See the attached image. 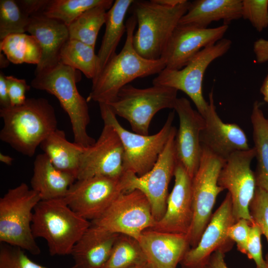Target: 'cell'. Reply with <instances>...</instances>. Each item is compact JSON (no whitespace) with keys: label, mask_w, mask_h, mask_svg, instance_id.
Masks as SVG:
<instances>
[{"label":"cell","mask_w":268,"mask_h":268,"mask_svg":"<svg viewBox=\"0 0 268 268\" xmlns=\"http://www.w3.org/2000/svg\"><path fill=\"white\" fill-rule=\"evenodd\" d=\"M0 117L3 121L0 140L30 157L35 154L42 142L58 129L54 108L42 97L27 98L20 105L1 108Z\"/></svg>","instance_id":"6da1fadb"},{"label":"cell","mask_w":268,"mask_h":268,"mask_svg":"<svg viewBox=\"0 0 268 268\" xmlns=\"http://www.w3.org/2000/svg\"><path fill=\"white\" fill-rule=\"evenodd\" d=\"M137 24L134 14L126 22V39L124 46L106 65L92 81L87 102L108 104L116 97L121 89L133 80L158 74L166 67L163 60L144 58L135 50L133 44L134 30Z\"/></svg>","instance_id":"7a4b0ae2"},{"label":"cell","mask_w":268,"mask_h":268,"mask_svg":"<svg viewBox=\"0 0 268 268\" xmlns=\"http://www.w3.org/2000/svg\"><path fill=\"white\" fill-rule=\"evenodd\" d=\"M191 2L184 0L175 6L159 4L153 0H134L131 5L138 28L133 38L134 47L144 58L156 60L162 55L181 17Z\"/></svg>","instance_id":"3957f363"},{"label":"cell","mask_w":268,"mask_h":268,"mask_svg":"<svg viewBox=\"0 0 268 268\" xmlns=\"http://www.w3.org/2000/svg\"><path fill=\"white\" fill-rule=\"evenodd\" d=\"M91 222L74 212L63 199L41 200L33 211L32 230L47 243L51 256L70 255Z\"/></svg>","instance_id":"277c9868"},{"label":"cell","mask_w":268,"mask_h":268,"mask_svg":"<svg viewBox=\"0 0 268 268\" xmlns=\"http://www.w3.org/2000/svg\"><path fill=\"white\" fill-rule=\"evenodd\" d=\"M76 70L59 63L53 67L35 73L31 86L45 91L58 99L70 119L74 142L87 148L94 144L96 140L87 131L90 122L89 109L87 99L77 88Z\"/></svg>","instance_id":"5b68a950"},{"label":"cell","mask_w":268,"mask_h":268,"mask_svg":"<svg viewBox=\"0 0 268 268\" xmlns=\"http://www.w3.org/2000/svg\"><path fill=\"white\" fill-rule=\"evenodd\" d=\"M39 195L24 183L9 189L0 199V242L34 255L41 253L32 230Z\"/></svg>","instance_id":"8992f818"},{"label":"cell","mask_w":268,"mask_h":268,"mask_svg":"<svg viewBox=\"0 0 268 268\" xmlns=\"http://www.w3.org/2000/svg\"><path fill=\"white\" fill-rule=\"evenodd\" d=\"M101 118L104 124L111 126L116 131L124 150L125 172L141 176L154 166L165 147L173 128L175 112L169 113L161 130L152 135H143L131 132L119 122L110 106L99 103Z\"/></svg>","instance_id":"52a82bcc"},{"label":"cell","mask_w":268,"mask_h":268,"mask_svg":"<svg viewBox=\"0 0 268 268\" xmlns=\"http://www.w3.org/2000/svg\"><path fill=\"white\" fill-rule=\"evenodd\" d=\"M175 89L158 85L138 88L127 84L108 104L116 115L127 120L136 134L148 135L151 120L160 110L174 109L177 97Z\"/></svg>","instance_id":"ba28073f"},{"label":"cell","mask_w":268,"mask_h":268,"mask_svg":"<svg viewBox=\"0 0 268 268\" xmlns=\"http://www.w3.org/2000/svg\"><path fill=\"white\" fill-rule=\"evenodd\" d=\"M231 44L230 40L223 38L201 50L182 68H165L153 79V85L166 86L182 91L191 99L197 111L203 117L208 105L202 93L205 71L214 60L228 51Z\"/></svg>","instance_id":"9c48e42d"},{"label":"cell","mask_w":268,"mask_h":268,"mask_svg":"<svg viewBox=\"0 0 268 268\" xmlns=\"http://www.w3.org/2000/svg\"><path fill=\"white\" fill-rule=\"evenodd\" d=\"M198 169L192 179L193 219L187 235L191 248L196 247L209 223L218 195L224 190L218 185L225 160L204 147Z\"/></svg>","instance_id":"30bf717a"},{"label":"cell","mask_w":268,"mask_h":268,"mask_svg":"<svg viewBox=\"0 0 268 268\" xmlns=\"http://www.w3.org/2000/svg\"><path fill=\"white\" fill-rule=\"evenodd\" d=\"M177 130L173 127L169 139L153 168L138 177L127 172L123 176L125 192L138 190L146 197L155 222L163 216L169 196L168 186L174 176L177 158L175 148Z\"/></svg>","instance_id":"8fae6325"},{"label":"cell","mask_w":268,"mask_h":268,"mask_svg":"<svg viewBox=\"0 0 268 268\" xmlns=\"http://www.w3.org/2000/svg\"><path fill=\"white\" fill-rule=\"evenodd\" d=\"M92 224L138 241L142 232L152 228L155 221L151 205L141 191L134 190L120 195Z\"/></svg>","instance_id":"7c38bea8"},{"label":"cell","mask_w":268,"mask_h":268,"mask_svg":"<svg viewBox=\"0 0 268 268\" xmlns=\"http://www.w3.org/2000/svg\"><path fill=\"white\" fill-rule=\"evenodd\" d=\"M123 193L125 185L123 176H95L76 180L63 199L74 212L91 222L99 218Z\"/></svg>","instance_id":"4fadbf2b"},{"label":"cell","mask_w":268,"mask_h":268,"mask_svg":"<svg viewBox=\"0 0 268 268\" xmlns=\"http://www.w3.org/2000/svg\"><path fill=\"white\" fill-rule=\"evenodd\" d=\"M255 156L254 147L234 153L225 160L218 176V185L231 196L236 221L241 218L253 221L249 206L257 186L251 164Z\"/></svg>","instance_id":"5bb4252c"},{"label":"cell","mask_w":268,"mask_h":268,"mask_svg":"<svg viewBox=\"0 0 268 268\" xmlns=\"http://www.w3.org/2000/svg\"><path fill=\"white\" fill-rule=\"evenodd\" d=\"M124 150L114 129L104 124L94 144L85 148L81 156L76 180L95 176L121 178L125 173Z\"/></svg>","instance_id":"9a60e30c"},{"label":"cell","mask_w":268,"mask_h":268,"mask_svg":"<svg viewBox=\"0 0 268 268\" xmlns=\"http://www.w3.org/2000/svg\"><path fill=\"white\" fill-rule=\"evenodd\" d=\"M236 222L231 196L227 193L219 207L212 214L198 245L190 248L180 262L182 268H204L215 251H229L234 242L227 235L228 229Z\"/></svg>","instance_id":"2e32d148"},{"label":"cell","mask_w":268,"mask_h":268,"mask_svg":"<svg viewBox=\"0 0 268 268\" xmlns=\"http://www.w3.org/2000/svg\"><path fill=\"white\" fill-rule=\"evenodd\" d=\"M228 27L223 24L215 28H201L178 25L161 57L165 63V68H182L201 50L223 39Z\"/></svg>","instance_id":"e0dca14e"},{"label":"cell","mask_w":268,"mask_h":268,"mask_svg":"<svg viewBox=\"0 0 268 268\" xmlns=\"http://www.w3.org/2000/svg\"><path fill=\"white\" fill-rule=\"evenodd\" d=\"M174 176L175 183L167 199L165 212L149 229L187 235L193 219L192 179L178 160Z\"/></svg>","instance_id":"ac0fdd59"},{"label":"cell","mask_w":268,"mask_h":268,"mask_svg":"<svg viewBox=\"0 0 268 268\" xmlns=\"http://www.w3.org/2000/svg\"><path fill=\"white\" fill-rule=\"evenodd\" d=\"M174 109L179 119V128L175 137L177 160L193 179L199 167L202 153L200 134L204 127V119L185 97L177 98Z\"/></svg>","instance_id":"d6986e66"},{"label":"cell","mask_w":268,"mask_h":268,"mask_svg":"<svg viewBox=\"0 0 268 268\" xmlns=\"http://www.w3.org/2000/svg\"><path fill=\"white\" fill-rule=\"evenodd\" d=\"M208 98V105L203 117L205 125L200 134L201 147L224 160L236 152L250 149L243 129L236 124L223 122L218 116L212 91Z\"/></svg>","instance_id":"ffe728a7"},{"label":"cell","mask_w":268,"mask_h":268,"mask_svg":"<svg viewBox=\"0 0 268 268\" xmlns=\"http://www.w3.org/2000/svg\"><path fill=\"white\" fill-rule=\"evenodd\" d=\"M138 241L153 268H176L190 248L187 235L151 229L143 231Z\"/></svg>","instance_id":"44dd1931"},{"label":"cell","mask_w":268,"mask_h":268,"mask_svg":"<svg viewBox=\"0 0 268 268\" xmlns=\"http://www.w3.org/2000/svg\"><path fill=\"white\" fill-rule=\"evenodd\" d=\"M26 32L36 38L42 48V57L35 73L57 65L60 53L69 39L68 27L64 23L42 14L30 17Z\"/></svg>","instance_id":"7402d4cb"},{"label":"cell","mask_w":268,"mask_h":268,"mask_svg":"<svg viewBox=\"0 0 268 268\" xmlns=\"http://www.w3.org/2000/svg\"><path fill=\"white\" fill-rule=\"evenodd\" d=\"M119 235L91 223L70 254L76 268H103Z\"/></svg>","instance_id":"603a6c76"},{"label":"cell","mask_w":268,"mask_h":268,"mask_svg":"<svg viewBox=\"0 0 268 268\" xmlns=\"http://www.w3.org/2000/svg\"><path fill=\"white\" fill-rule=\"evenodd\" d=\"M242 0H196L191 2L178 25L207 28L212 22L228 25L242 18Z\"/></svg>","instance_id":"cb8c5ba5"},{"label":"cell","mask_w":268,"mask_h":268,"mask_svg":"<svg viewBox=\"0 0 268 268\" xmlns=\"http://www.w3.org/2000/svg\"><path fill=\"white\" fill-rule=\"evenodd\" d=\"M76 180L74 176L54 166L44 153L36 156L30 183L41 200L63 199Z\"/></svg>","instance_id":"d4e9b609"},{"label":"cell","mask_w":268,"mask_h":268,"mask_svg":"<svg viewBox=\"0 0 268 268\" xmlns=\"http://www.w3.org/2000/svg\"><path fill=\"white\" fill-rule=\"evenodd\" d=\"M40 147L54 166L77 178L80 157L85 148L69 142L65 132L58 129L50 134Z\"/></svg>","instance_id":"484cf974"},{"label":"cell","mask_w":268,"mask_h":268,"mask_svg":"<svg viewBox=\"0 0 268 268\" xmlns=\"http://www.w3.org/2000/svg\"><path fill=\"white\" fill-rule=\"evenodd\" d=\"M134 1L116 0L107 12L105 31L97 54L99 62L98 75L116 54V48L124 33L126 32L124 20L127 12Z\"/></svg>","instance_id":"4316f807"},{"label":"cell","mask_w":268,"mask_h":268,"mask_svg":"<svg viewBox=\"0 0 268 268\" xmlns=\"http://www.w3.org/2000/svg\"><path fill=\"white\" fill-rule=\"evenodd\" d=\"M261 105L258 101L254 102L251 116L257 159L254 172L257 188L268 192V126Z\"/></svg>","instance_id":"83f0119b"},{"label":"cell","mask_w":268,"mask_h":268,"mask_svg":"<svg viewBox=\"0 0 268 268\" xmlns=\"http://www.w3.org/2000/svg\"><path fill=\"white\" fill-rule=\"evenodd\" d=\"M113 3V0H105L82 13L68 26L69 39L95 47L99 31L105 24L107 12Z\"/></svg>","instance_id":"f1b7e54d"},{"label":"cell","mask_w":268,"mask_h":268,"mask_svg":"<svg viewBox=\"0 0 268 268\" xmlns=\"http://www.w3.org/2000/svg\"><path fill=\"white\" fill-rule=\"evenodd\" d=\"M60 63L82 72L92 80L98 75L99 62L95 47L78 40L69 39L63 47Z\"/></svg>","instance_id":"f546056e"},{"label":"cell","mask_w":268,"mask_h":268,"mask_svg":"<svg viewBox=\"0 0 268 268\" xmlns=\"http://www.w3.org/2000/svg\"><path fill=\"white\" fill-rule=\"evenodd\" d=\"M0 51L14 64L37 65L42 57L41 47L35 37L25 33L7 36L0 42Z\"/></svg>","instance_id":"4dcf8cb0"},{"label":"cell","mask_w":268,"mask_h":268,"mask_svg":"<svg viewBox=\"0 0 268 268\" xmlns=\"http://www.w3.org/2000/svg\"><path fill=\"white\" fill-rule=\"evenodd\" d=\"M147 262L137 239L127 235L119 234L103 268H128Z\"/></svg>","instance_id":"1f68e13d"},{"label":"cell","mask_w":268,"mask_h":268,"mask_svg":"<svg viewBox=\"0 0 268 268\" xmlns=\"http://www.w3.org/2000/svg\"><path fill=\"white\" fill-rule=\"evenodd\" d=\"M105 0H49L42 14L64 23L67 27L88 9Z\"/></svg>","instance_id":"d6a6232c"},{"label":"cell","mask_w":268,"mask_h":268,"mask_svg":"<svg viewBox=\"0 0 268 268\" xmlns=\"http://www.w3.org/2000/svg\"><path fill=\"white\" fill-rule=\"evenodd\" d=\"M30 17L22 10L16 0H0V39L8 35L25 33Z\"/></svg>","instance_id":"836d02e7"},{"label":"cell","mask_w":268,"mask_h":268,"mask_svg":"<svg viewBox=\"0 0 268 268\" xmlns=\"http://www.w3.org/2000/svg\"><path fill=\"white\" fill-rule=\"evenodd\" d=\"M0 268H47L31 260L22 249L1 243ZM70 268H76L75 265Z\"/></svg>","instance_id":"e575fe53"},{"label":"cell","mask_w":268,"mask_h":268,"mask_svg":"<svg viewBox=\"0 0 268 268\" xmlns=\"http://www.w3.org/2000/svg\"><path fill=\"white\" fill-rule=\"evenodd\" d=\"M242 18L259 32L268 26V0H242Z\"/></svg>","instance_id":"d590c367"},{"label":"cell","mask_w":268,"mask_h":268,"mask_svg":"<svg viewBox=\"0 0 268 268\" xmlns=\"http://www.w3.org/2000/svg\"><path fill=\"white\" fill-rule=\"evenodd\" d=\"M249 211L252 220L260 228L268 243V192L257 188ZM266 260H268V253Z\"/></svg>","instance_id":"8d00e7d4"},{"label":"cell","mask_w":268,"mask_h":268,"mask_svg":"<svg viewBox=\"0 0 268 268\" xmlns=\"http://www.w3.org/2000/svg\"><path fill=\"white\" fill-rule=\"evenodd\" d=\"M262 235L260 227L253 221L250 225L246 255L249 259L254 261L256 268H264L267 265V262L263 257Z\"/></svg>","instance_id":"74e56055"},{"label":"cell","mask_w":268,"mask_h":268,"mask_svg":"<svg viewBox=\"0 0 268 268\" xmlns=\"http://www.w3.org/2000/svg\"><path fill=\"white\" fill-rule=\"evenodd\" d=\"M252 222L241 218L229 227L227 235L236 244L237 249L241 253L246 254L247 243Z\"/></svg>","instance_id":"f35d334b"},{"label":"cell","mask_w":268,"mask_h":268,"mask_svg":"<svg viewBox=\"0 0 268 268\" xmlns=\"http://www.w3.org/2000/svg\"><path fill=\"white\" fill-rule=\"evenodd\" d=\"M11 106L20 105L26 100V92L30 89V85L27 84L23 79L14 76H5Z\"/></svg>","instance_id":"ab89813d"},{"label":"cell","mask_w":268,"mask_h":268,"mask_svg":"<svg viewBox=\"0 0 268 268\" xmlns=\"http://www.w3.org/2000/svg\"><path fill=\"white\" fill-rule=\"evenodd\" d=\"M49 0H18L17 2L24 12L30 17L37 14H42Z\"/></svg>","instance_id":"60d3db41"},{"label":"cell","mask_w":268,"mask_h":268,"mask_svg":"<svg viewBox=\"0 0 268 268\" xmlns=\"http://www.w3.org/2000/svg\"><path fill=\"white\" fill-rule=\"evenodd\" d=\"M253 51L258 63L268 61V40L263 38L258 39L254 43Z\"/></svg>","instance_id":"b9f144b4"},{"label":"cell","mask_w":268,"mask_h":268,"mask_svg":"<svg viewBox=\"0 0 268 268\" xmlns=\"http://www.w3.org/2000/svg\"><path fill=\"white\" fill-rule=\"evenodd\" d=\"M225 254L221 251L214 252L210 257L204 268H229L224 260Z\"/></svg>","instance_id":"7bdbcfd3"},{"label":"cell","mask_w":268,"mask_h":268,"mask_svg":"<svg viewBox=\"0 0 268 268\" xmlns=\"http://www.w3.org/2000/svg\"><path fill=\"white\" fill-rule=\"evenodd\" d=\"M0 105L1 108L11 106L5 76L1 71L0 73Z\"/></svg>","instance_id":"ee69618b"},{"label":"cell","mask_w":268,"mask_h":268,"mask_svg":"<svg viewBox=\"0 0 268 268\" xmlns=\"http://www.w3.org/2000/svg\"><path fill=\"white\" fill-rule=\"evenodd\" d=\"M260 91L264 96V99L268 104V74L265 77L260 88Z\"/></svg>","instance_id":"f6af8a7d"},{"label":"cell","mask_w":268,"mask_h":268,"mask_svg":"<svg viewBox=\"0 0 268 268\" xmlns=\"http://www.w3.org/2000/svg\"><path fill=\"white\" fill-rule=\"evenodd\" d=\"M156 3L166 6H175L182 2L184 0H153Z\"/></svg>","instance_id":"bcb514c9"},{"label":"cell","mask_w":268,"mask_h":268,"mask_svg":"<svg viewBox=\"0 0 268 268\" xmlns=\"http://www.w3.org/2000/svg\"><path fill=\"white\" fill-rule=\"evenodd\" d=\"M13 158L7 155L0 153V161L7 165H11Z\"/></svg>","instance_id":"7dc6e473"},{"label":"cell","mask_w":268,"mask_h":268,"mask_svg":"<svg viewBox=\"0 0 268 268\" xmlns=\"http://www.w3.org/2000/svg\"><path fill=\"white\" fill-rule=\"evenodd\" d=\"M10 62L3 54L0 52V68L6 67Z\"/></svg>","instance_id":"c3c4849f"},{"label":"cell","mask_w":268,"mask_h":268,"mask_svg":"<svg viewBox=\"0 0 268 268\" xmlns=\"http://www.w3.org/2000/svg\"><path fill=\"white\" fill-rule=\"evenodd\" d=\"M128 268H153L148 262L134 266Z\"/></svg>","instance_id":"681fc988"},{"label":"cell","mask_w":268,"mask_h":268,"mask_svg":"<svg viewBox=\"0 0 268 268\" xmlns=\"http://www.w3.org/2000/svg\"><path fill=\"white\" fill-rule=\"evenodd\" d=\"M266 261L267 262V265L264 268H268V260H266Z\"/></svg>","instance_id":"f907efd6"},{"label":"cell","mask_w":268,"mask_h":268,"mask_svg":"<svg viewBox=\"0 0 268 268\" xmlns=\"http://www.w3.org/2000/svg\"><path fill=\"white\" fill-rule=\"evenodd\" d=\"M267 124H268V118L267 119Z\"/></svg>","instance_id":"816d5d0a"}]
</instances>
